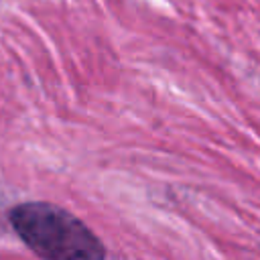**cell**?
<instances>
[{
    "label": "cell",
    "instance_id": "1",
    "mask_svg": "<svg viewBox=\"0 0 260 260\" xmlns=\"http://www.w3.org/2000/svg\"><path fill=\"white\" fill-rule=\"evenodd\" d=\"M16 238L41 260H106L102 238L75 213L51 201H22L8 209Z\"/></svg>",
    "mask_w": 260,
    "mask_h": 260
},
{
    "label": "cell",
    "instance_id": "2",
    "mask_svg": "<svg viewBox=\"0 0 260 260\" xmlns=\"http://www.w3.org/2000/svg\"><path fill=\"white\" fill-rule=\"evenodd\" d=\"M258 83H260V79H258Z\"/></svg>",
    "mask_w": 260,
    "mask_h": 260
}]
</instances>
